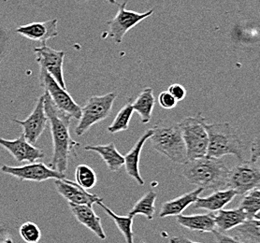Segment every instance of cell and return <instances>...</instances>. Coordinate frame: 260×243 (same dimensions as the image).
Listing matches in <instances>:
<instances>
[{"instance_id": "d6986e66", "label": "cell", "mask_w": 260, "mask_h": 243, "mask_svg": "<svg viewBox=\"0 0 260 243\" xmlns=\"http://www.w3.org/2000/svg\"><path fill=\"white\" fill-rule=\"evenodd\" d=\"M204 191L203 188L198 187L197 189L193 190L184 194L183 196L176 197L172 200L166 201L161 205L160 210V218H166L169 216H178L183 214V212L189 207L190 205L194 204L198 197L201 193Z\"/></svg>"}, {"instance_id": "7c38bea8", "label": "cell", "mask_w": 260, "mask_h": 243, "mask_svg": "<svg viewBox=\"0 0 260 243\" xmlns=\"http://www.w3.org/2000/svg\"><path fill=\"white\" fill-rule=\"evenodd\" d=\"M13 121L23 127V136L28 143L31 144L37 143L47 126V115L44 109V95L40 96L34 110L27 118L24 121Z\"/></svg>"}, {"instance_id": "836d02e7", "label": "cell", "mask_w": 260, "mask_h": 243, "mask_svg": "<svg viewBox=\"0 0 260 243\" xmlns=\"http://www.w3.org/2000/svg\"><path fill=\"white\" fill-rule=\"evenodd\" d=\"M169 242L170 243H201L193 241L190 238L185 236H174V237H170L169 238Z\"/></svg>"}, {"instance_id": "d590c367", "label": "cell", "mask_w": 260, "mask_h": 243, "mask_svg": "<svg viewBox=\"0 0 260 243\" xmlns=\"http://www.w3.org/2000/svg\"><path fill=\"white\" fill-rule=\"evenodd\" d=\"M79 1H88V0H79Z\"/></svg>"}, {"instance_id": "2e32d148", "label": "cell", "mask_w": 260, "mask_h": 243, "mask_svg": "<svg viewBox=\"0 0 260 243\" xmlns=\"http://www.w3.org/2000/svg\"><path fill=\"white\" fill-rule=\"evenodd\" d=\"M69 207L81 225H84L90 231L93 232L100 239H106L107 236L102 226L101 217L95 214L93 207L72 203H69Z\"/></svg>"}, {"instance_id": "484cf974", "label": "cell", "mask_w": 260, "mask_h": 243, "mask_svg": "<svg viewBox=\"0 0 260 243\" xmlns=\"http://www.w3.org/2000/svg\"><path fill=\"white\" fill-rule=\"evenodd\" d=\"M157 198V194L150 190L144 196L141 197L133 209L129 212L128 215L131 217H135L136 215H143L148 220L154 219V213H155V200Z\"/></svg>"}, {"instance_id": "9c48e42d", "label": "cell", "mask_w": 260, "mask_h": 243, "mask_svg": "<svg viewBox=\"0 0 260 243\" xmlns=\"http://www.w3.org/2000/svg\"><path fill=\"white\" fill-rule=\"evenodd\" d=\"M126 1L119 5L118 12L115 17L107 23L109 36L117 44L122 43L124 37L130 29H132L143 20L152 16L154 12V9L143 13L128 11L126 10Z\"/></svg>"}, {"instance_id": "d6a6232c", "label": "cell", "mask_w": 260, "mask_h": 243, "mask_svg": "<svg viewBox=\"0 0 260 243\" xmlns=\"http://www.w3.org/2000/svg\"><path fill=\"white\" fill-rule=\"evenodd\" d=\"M213 233L215 237V239H216V243H243L235 237H231L230 235L223 233V232L214 230Z\"/></svg>"}, {"instance_id": "52a82bcc", "label": "cell", "mask_w": 260, "mask_h": 243, "mask_svg": "<svg viewBox=\"0 0 260 243\" xmlns=\"http://www.w3.org/2000/svg\"><path fill=\"white\" fill-rule=\"evenodd\" d=\"M259 185V162L257 161H242L230 170L228 187L234 190L237 196H243Z\"/></svg>"}, {"instance_id": "d4e9b609", "label": "cell", "mask_w": 260, "mask_h": 243, "mask_svg": "<svg viewBox=\"0 0 260 243\" xmlns=\"http://www.w3.org/2000/svg\"><path fill=\"white\" fill-rule=\"evenodd\" d=\"M96 204L100 207H102L104 210V212L113 220L114 224L117 226V228L120 230V232L122 233V235L124 236L125 242L134 243V233H133V229H132L133 217H131L129 215H126V216L117 215L115 213H113L110 207L103 203L102 198L101 200L96 202Z\"/></svg>"}, {"instance_id": "e0dca14e", "label": "cell", "mask_w": 260, "mask_h": 243, "mask_svg": "<svg viewBox=\"0 0 260 243\" xmlns=\"http://www.w3.org/2000/svg\"><path fill=\"white\" fill-rule=\"evenodd\" d=\"M153 134V129H149L145 131L144 134L142 135L138 142L135 143V145L133 146V148L130 150L128 154H125L124 156V164L125 167V172L127 173V175L135 180L137 184L141 186L144 185V180L141 176V172H140V157L142 154V148L144 146L145 143L150 138V136Z\"/></svg>"}, {"instance_id": "83f0119b", "label": "cell", "mask_w": 260, "mask_h": 243, "mask_svg": "<svg viewBox=\"0 0 260 243\" xmlns=\"http://www.w3.org/2000/svg\"><path fill=\"white\" fill-rule=\"evenodd\" d=\"M240 209L247 215V219L259 218L260 191L259 187L249 191L243 196L240 203Z\"/></svg>"}, {"instance_id": "4316f807", "label": "cell", "mask_w": 260, "mask_h": 243, "mask_svg": "<svg viewBox=\"0 0 260 243\" xmlns=\"http://www.w3.org/2000/svg\"><path fill=\"white\" fill-rule=\"evenodd\" d=\"M132 99L129 98L127 102L122 108L115 118L113 120V123L108 126L107 131L111 134H116L122 131H125L129 127L130 120L134 113L133 108H132Z\"/></svg>"}, {"instance_id": "e575fe53", "label": "cell", "mask_w": 260, "mask_h": 243, "mask_svg": "<svg viewBox=\"0 0 260 243\" xmlns=\"http://www.w3.org/2000/svg\"><path fill=\"white\" fill-rule=\"evenodd\" d=\"M108 2L111 3V4H114V5L117 4V1H116V0H108Z\"/></svg>"}, {"instance_id": "44dd1931", "label": "cell", "mask_w": 260, "mask_h": 243, "mask_svg": "<svg viewBox=\"0 0 260 243\" xmlns=\"http://www.w3.org/2000/svg\"><path fill=\"white\" fill-rule=\"evenodd\" d=\"M84 150L100 154L110 171H119L124 166V155L119 153L114 143L107 145H88L84 147Z\"/></svg>"}, {"instance_id": "5bb4252c", "label": "cell", "mask_w": 260, "mask_h": 243, "mask_svg": "<svg viewBox=\"0 0 260 243\" xmlns=\"http://www.w3.org/2000/svg\"><path fill=\"white\" fill-rule=\"evenodd\" d=\"M56 191L67 201L77 205H87L93 207V205L101 200V198L95 194H90L87 190L83 189L79 184L69 181L67 179L54 181Z\"/></svg>"}, {"instance_id": "9a60e30c", "label": "cell", "mask_w": 260, "mask_h": 243, "mask_svg": "<svg viewBox=\"0 0 260 243\" xmlns=\"http://www.w3.org/2000/svg\"><path fill=\"white\" fill-rule=\"evenodd\" d=\"M57 24V19H51L45 22L31 23L19 26L15 32L27 38L28 40L41 42L42 45H45L48 40L58 36Z\"/></svg>"}, {"instance_id": "1f68e13d", "label": "cell", "mask_w": 260, "mask_h": 243, "mask_svg": "<svg viewBox=\"0 0 260 243\" xmlns=\"http://www.w3.org/2000/svg\"><path fill=\"white\" fill-rule=\"evenodd\" d=\"M168 92L177 100V102L183 100L185 98V96H186V90L180 83H173V84H172L169 87Z\"/></svg>"}, {"instance_id": "603a6c76", "label": "cell", "mask_w": 260, "mask_h": 243, "mask_svg": "<svg viewBox=\"0 0 260 243\" xmlns=\"http://www.w3.org/2000/svg\"><path fill=\"white\" fill-rule=\"evenodd\" d=\"M231 237L243 243H260L259 218L245 220L242 224L228 231Z\"/></svg>"}, {"instance_id": "ba28073f", "label": "cell", "mask_w": 260, "mask_h": 243, "mask_svg": "<svg viewBox=\"0 0 260 243\" xmlns=\"http://www.w3.org/2000/svg\"><path fill=\"white\" fill-rule=\"evenodd\" d=\"M40 82L42 88L45 89L54 106L60 112L68 114L71 118L79 120L81 116V107L74 101L68 91L63 89L56 81L42 68L40 72Z\"/></svg>"}, {"instance_id": "cb8c5ba5", "label": "cell", "mask_w": 260, "mask_h": 243, "mask_svg": "<svg viewBox=\"0 0 260 243\" xmlns=\"http://www.w3.org/2000/svg\"><path fill=\"white\" fill-rule=\"evenodd\" d=\"M154 103H155V98H154V90L150 87L142 90L141 94L138 95L136 100L132 102L133 111L139 114L141 122L143 125H146L151 122Z\"/></svg>"}, {"instance_id": "8d00e7d4", "label": "cell", "mask_w": 260, "mask_h": 243, "mask_svg": "<svg viewBox=\"0 0 260 243\" xmlns=\"http://www.w3.org/2000/svg\"><path fill=\"white\" fill-rule=\"evenodd\" d=\"M141 243H146V242H144V241H142V242H141Z\"/></svg>"}, {"instance_id": "3957f363", "label": "cell", "mask_w": 260, "mask_h": 243, "mask_svg": "<svg viewBox=\"0 0 260 243\" xmlns=\"http://www.w3.org/2000/svg\"><path fill=\"white\" fill-rule=\"evenodd\" d=\"M206 129L209 136L206 155L215 158L234 155L239 162L244 160V143L230 123H207Z\"/></svg>"}, {"instance_id": "7402d4cb", "label": "cell", "mask_w": 260, "mask_h": 243, "mask_svg": "<svg viewBox=\"0 0 260 243\" xmlns=\"http://www.w3.org/2000/svg\"><path fill=\"white\" fill-rule=\"evenodd\" d=\"M213 218L215 230L225 233L247 220V215L240 207L231 210L222 209L213 213Z\"/></svg>"}, {"instance_id": "7a4b0ae2", "label": "cell", "mask_w": 260, "mask_h": 243, "mask_svg": "<svg viewBox=\"0 0 260 243\" xmlns=\"http://www.w3.org/2000/svg\"><path fill=\"white\" fill-rule=\"evenodd\" d=\"M230 170L221 158L205 155L187 161L183 175L189 184L204 190L217 191L228 187Z\"/></svg>"}, {"instance_id": "f1b7e54d", "label": "cell", "mask_w": 260, "mask_h": 243, "mask_svg": "<svg viewBox=\"0 0 260 243\" xmlns=\"http://www.w3.org/2000/svg\"><path fill=\"white\" fill-rule=\"evenodd\" d=\"M75 180L83 189H92L96 184V174L92 167L87 165H79L75 169Z\"/></svg>"}, {"instance_id": "277c9868", "label": "cell", "mask_w": 260, "mask_h": 243, "mask_svg": "<svg viewBox=\"0 0 260 243\" xmlns=\"http://www.w3.org/2000/svg\"><path fill=\"white\" fill-rule=\"evenodd\" d=\"M150 136V142L156 152L166 156L168 159L184 165L188 158L183 143L182 132L177 125H156Z\"/></svg>"}, {"instance_id": "ac0fdd59", "label": "cell", "mask_w": 260, "mask_h": 243, "mask_svg": "<svg viewBox=\"0 0 260 243\" xmlns=\"http://www.w3.org/2000/svg\"><path fill=\"white\" fill-rule=\"evenodd\" d=\"M237 196L236 192L234 190L222 189L214 191L211 196L206 197H198L195 203L193 204V209L205 210L210 213H215L219 210L230 204Z\"/></svg>"}, {"instance_id": "30bf717a", "label": "cell", "mask_w": 260, "mask_h": 243, "mask_svg": "<svg viewBox=\"0 0 260 243\" xmlns=\"http://www.w3.org/2000/svg\"><path fill=\"white\" fill-rule=\"evenodd\" d=\"M0 170L11 175L20 181L27 182H45L48 180H62L66 178L65 173H61L54 170L44 163H29L28 165L22 166H11L3 165L0 167Z\"/></svg>"}, {"instance_id": "8992f818", "label": "cell", "mask_w": 260, "mask_h": 243, "mask_svg": "<svg viewBox=\"0 0 260 243\" xmlns=\"http://www.w3.org/2000/svg\"><path fill=\"white\" fill-rule=\"evenodd\" d=\"M116 97L117 94L115 92L90 96L84 106L81 108V116L75 128V134L83 136L93 125L105 120L112 112Z\"/></svg>"}, {"instance_id": "5b68a950", "label": "cell", "mask_w": 260, "mask_h": 243, "mask_svg": "<svg viewBox=\"0 0 260 243\" xmlns=\"http://www.w3.org/2000/svg\"><path fill=\"white\" fill-rule=\"evenodd\" d=\"M206 124L207 119L201 113L185 117L178 123L188 160L203 157L207 154L209 136Z\"/></svg>"}, {"instance_id": "f546056e", "label": "cell", "mask_w": 260, "mask_h": 243, "mask_svg": "<svg viewBox=\"0 0 260 243\" xmlns=\"http://www.w3.org/2000/svg\"><path fill=\"white\" fill-rule=\"evenodd\" d=\"M20 236L26 243H39L42 238V231L38 225L32 222H25L20 226Z\"/></svg>"}, {"instance_id": "ffe728a7", "label": "cell", "mask_w": 260, "mask_h": 243, "mask_svg": "<svg viewBox=\"0 0 260 243\" xmlns=\"http://www.w3.org/2000/svg\"><path fill=\"white\" fill-rule=\"evenodd\" d=\"M178 224L191 231L213 233L215 230L213 213L206 214H192L176 216Z\"/></svg>"}, {"instance_id": "8fae6325", "label": "cell", "mask_w": 260, "mask_h": 243, "mask_svg": "<svg viewBox=\"0 0 260 243\" xmlns=\"http://www.w3.org/2000/svg\"><path fill=\"white\" fill-rule=\"evenodd\" d=\"M34 52L40 67L46 71L63 89L67 90L63 72L65 52L48 47L46 44L36 48Z\"/></svg>"}, {"instance_id": "4fadbf2b", "label": "cell", "mask_w": 260, "mask_h": 243, "mask_svg": "<svg viewBox=\"0 0 260 243\" xmlns=\"http://www.w3.org/2000/svg\"><path fill=\"white\" fill-rule=\"evenodd\" d=\"M0 146L6 149L18 163H33L44 157V153L28 143L23 135L16 140L0 138Z\"/></svg>"}, {"instance_id": "4dcf8cb0", "label": "cell", "mask_w": 260, "mask_h": 243, "mask_svg": "<svg viewBox=\"0 0 260 243\" xmlns=\"http://www.w3.org/2000/svg\"><path fill=\"white\" fill-rule=\"evenodd\" d=\"M160 107L165 110H172L177 106V100L168 91L161 92L158 95Z\"/></svg>"}, {"instance_id": "6da1fadb", "label": "cell", "mask_w": 260, "mask_h": 243, "mask_svg": "<svg viewBox=\"0 0 260 243\" xmlns=\"http://www.w3.org/2000/svg\"><path fill=\"white\" fill-rule=\"evenodd\" d=\"M44 109L50 122L51 133L53 138V157L50 162V167L61 173H65L69 166V160L78 143L71 136L70 124L71 116L60 112L54 106L53 101L45 92L44 94Z\"/></svg>"}]
</instances>
